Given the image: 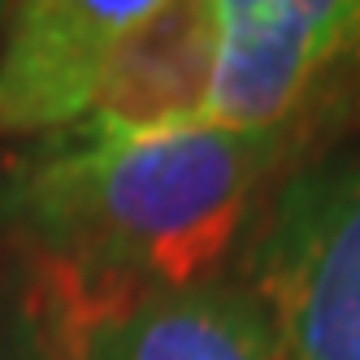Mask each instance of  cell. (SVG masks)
Masks as SVG:
<instances>
[{
	"label": "cell",
	"instance_id": "cell-1",
	"mask_svg": "<svg viewBox=\"0 0 360 360\" xmlns=\"http://www.w3.org/2000/svg\"><path fill=\"white\" fill-rule=\"evenodd\" d=\"M274 139L187 126L74 139L13 183L9 209L44 261L74 274L96 326L143 295L204 287L248 221Z\"/></svg>",
	"mask_w": 360,
	"mask_h": 360
},
{
	"label": "cell",
	"instance_id": "cell-2",
	"mask_svg": "<svg viewBox=\"0 0 360 360\" xmlns=\"http://www.w3.org/2000/svg\"><path fill=\"white\" fill-rule=\"evenodd\" d=\"M252 300L282 360H360V161L282 191L252 252Z\"/></svg>",
	"mask_w": 360,
	"mask_h": 360
},
{
	"label": "cell",
	"instance_id": "cell-3",
	"mask_svg": "<svg viewBox=\"0 0 360 360\" xmlns=\"http://www.w3.org/2000/svg\"><path fill=\"white\" fill-rule=\"evenodd\" d=\"M356 39L360 0H217L209 126L274 139Z\"/></svg>",
	"mask_w": 360,
	"mask_h": 360
},
{
	"label": "cell",
	"instance_id": "cell-4",
	"mask_svg": "<svg viewBox=\"0 0 360 360\" xmlns=\"http://www.w3.org/2000/svg\"><path fill=\"white\" fill-rule=\"evenodd\" d=\"M217 0H152L100 70L79 139H143L209 122Z\"/></svg>",
	"mask_w": 360,
	"mask_h": 360
},
{
	"label": "cell",
	"instance_id": "cell-5",
	"mask_svg": "<svg viewBox=\"0 0 360 360\" xmlns=\"http://www.w3.org/2000/svg\"><path fill=\"white\" fill-rule=\"evenodd\" d=\"M152 0H31L5 9L0 48V135L74 131L117 35Z\"/></svg>",
	"mask_w": 360,
	"mask_h": 360
},
{
	"label": "cell",
	"instance_id": "cell-6",
	"mask_svg": "<svg viewBox=\"0 0 360 360\" xmlns=\"http://www.w3.org/2000/svg\"><path fill=\"white\" fill-rule=\"evenodd\" d=\"M91 360H282L252 291L191 287L143 295L91 330Z\"/></svg>",
	"mask_w": 360,
	"mask_h": 360
},
{
	"label": "cell",
	"instance_id": "cell-7",
	"mask_svg": "<svg viewBox=\"0 0 360 360\" xmlns=\"http://www.w3.org/2000/svg\"><path fill=\"white\" fill-rule=\"evenodd\" d=\"M96 317L70 269L44 261L22 308L0 326V360H91Z\"/></svg>",
	"mask_w": 360,
	"mask_h": 360
},
{
	"label": "cell",
	"instance_id": "cell-8",
	"mask_svg": "<svg viewBox=\"0 0 360 360\" xmlns=\"http://www.w3.org/2000/svg\"><path fill=\"white\" fill-rule=\"evenodd\" d=\"M0 27H5V5H0Z\"/></svg>",
	"mask_w": 360,
	"mask_h": 360
},
{
	"label": "cell",
	"instance_id": "cell-9",
	"mask_svg": "<svg viewBox=\"0 0 360 360\" xmlns=\"http://www.w3.org/2000/svg\"><path fill=\"white\" fill-rule=\"evenodd\" d=\"M356 57H360V39H356Z\"/></svg>",
	"mask_w": 360,
	"mask_h": 360
}]
</instances>
